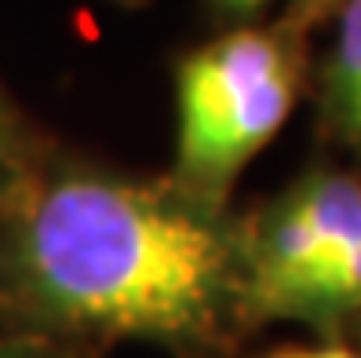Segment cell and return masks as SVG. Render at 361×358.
<instances>
[{
    "label": "cell",
    "instance_id": "cell-1",
    "mask_svg": "<svg viewBox=\"0 0 361 358\" xmlns=\"http://www.w3.org/2000/svg\"><path fill=\"white\" fill-rule=\"evenodd\" d=\"M0 289L40 333L212 351L241 311V227L172 179L18 176L0 201Z\"/></svg>",
    "mask_w": 361,
    "mask_h": 358
},
{
    "label": "cell",
    "instance_id": "cell-2",
    "mask_svg": "<svg viewBox=\"0 0 361 358\" xmlns=\"http://www.w3.org/2000/svg\"><path fill=\"white\" fill-rule=\"evenodd\" d=\"M303 80L300 33L238 26L186 52L176 66L172 183L212 208L285 129Z\"/></svg>",
    "mask_w": 361,
    "mask_h": 358
},
{
    "label": "cell",
    "instance_id": "cell-3",
    "mask_svg": "<svg viewBox=\"0 0 361 358\" xmlns=\"http://www.w3.org/2000/svg\"><path fill=\"white\" fill-rule=\"evenodd\" d=\"M322 121L361 157V0L336 8V37L322 66Z\"/></svg>",
    "mask_w": 361,
    "mask_h": 358
},
{
    "label": "cell",
    "instance_id": "cell-4",
    "mask_svg": "<svg viewBox=\"0 0 361 358\" xmlns=\"http://www.w3.org/2000/svg\"><path fill=\"white\" fill-rule=\"evenodd\" d=\"M15 179H18V129L4 95H0V201H4Z\"/></svg>",
    "mask_w": 361,
    "mask_h": 358
},
{
    "label": "cell",
    "instance_id": "cell-5",
    "mask_svg": "<svg viewBox=\"0 0 361 358\" xmlns=\"http://www.w3.org/2000/svg\"><path fill=\"white\" fill-rule=\"evenodd\" d=\"M343 0H288V15L281 18V23L292 30V33H307L310 26H317L325 15H332Z\"/></svg>",
    "mask_w": 361,
    "mask_h": 358
},
{
    "label": "cell",
    "instance_id": "cell-6",
    "mask_svg": "<svg viewBox=\"0 0 361 358\" xmlns=\"http://www.w3.org/2000/svg\"><path fill=\"white\" fill-rule=\"evenodd\" d=\"M0 358H77V354L62 351L51 340H40V336H15V340H0Z\"/></svg>",
    "mask_w": 361,
    "mask_h": 358
},
{
    "label": "cell",
    "instance_id": "cell-7",
    "mask_svg": "<svg viewBox=\"0 0 361 358\" xmlns=\"http://www.w3.org/2000/svg\"><path fill=\"white\" fill-rule=\"evenodd\" d=\"M267 358H361V351L343 344H314V347H281L270 351Z\"/></svg>",
    "mask_w": 361,
    "mask_h": 358
},
{
    "label": "cell",
    "instance_id": "cell-8",
    "mask_svg": "<svg viewBox=\"0 0 361 358\" xmlns=\"http://www.w3.org/2000/svg\"><path fill=\"white\" fill-rule=\"evenodd\" d=\"M216 4L230 15H256L259 8H267L270 0H216Z\"/></svg>",
    "mask_w": 361,
    "mask_h": 358
},
{
    "label": "cell",
    "instance_id": "cell-9",
    "mask_svg": "<svg viewBox=\"0 0 361 358\" xmlns=\"http://www.w3.org/2000/svg\"><path fill=\"white\" fill-rule=\"evenodd\" d=\"M357 326H361V322H357Z\"/></svg>",
    "mask_w": 361,
    "mask_h": 358
}]
</instances>
